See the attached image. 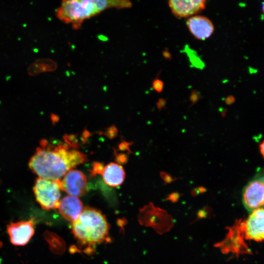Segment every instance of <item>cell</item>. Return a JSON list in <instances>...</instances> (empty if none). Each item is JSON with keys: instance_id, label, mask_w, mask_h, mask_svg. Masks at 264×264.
<instances>
[{"instance_id": "1", "label": "cell", "mask_w": 264, "mask_h": 264, "mask_svg": "<svg viewBox=\"0 0 264 264\" xmlns=\"http://www.w3.org/2000/svg\"><path fill=\"white\" fill-rule=\"evenodd\" d=\"M87 161V155L79 151L69 149L67 144L49 145L46 140L43 139L28 165L39 177L58 180L76 166Z\"/></svg>"}, {"instance_id": "2", "label": "cell", "mask_w": 264, "mask_h": 264, "mask_svg": "<svg viewBox=\"0 0 264 264\" xmlns=\"http://www.w3.org/2000/svg\"><path fill=\"white\" fill-rule=\"evenodd\" d=\"M130 0H62L56 11L57 17L74 29H79L83 22L111 8H130Z\"/></svg>"}, {"instance_id": "3", "label": "cell", "mask_w": 264, "mask_h": 264, "mask_svg": "<svg viewBox=\"0 0 264 264\" xmlns=\"http://www.w3.org/2000/svg\"><path fill=\"white\" fill-rule=\"evenodd\" d=\"M71 228L75 237L85 245H95L109 238V224L101 212L94 208L85 207Z\"/></svg>"}, {"instance_id": "4", "label": "cell", "mask_w": 264, "mask_h": 264, "mask_svg": "<svg viewBox=\"0 0 264 264\" xmlns=\"http://www.w3.org/2000/svg\"><path fill=\"white\" fill-rule=\"evenodd\" d=\"M61 190L60 179L51 180L39 177L33 188L37 201L45 210L58 208Z\"/></svg>"}, {"instance_id": "5", "label": "cell", "mask_w": 264, "mask_h": 264, "mask_svg": "<svg viewBox=\"0 0 264 264\" xmlns=\"http://www.w3.org/2000/svg\"><path fill=\"white\" fill-rule=\"evenodd\" d=\"M236 226L247 240L264 241V208L254 210L246 219L239 221Z\"/></svg>"}, {"instance_id": "6", "label": "cell", "mask_w": 264, "mask_h": 264, "mask_svg": "<svg viewBox=\"0 0 264 264\" xmlns=\"http://www.w3.org/2000/svg\"><path fill=\"white\" fill-rule=\"evenodd\" d=\"M242 203L250 212L264 207V173L257 175L244 187Z\"/></svg>"}, {"instance_id": "7", "label": "cell", "mask_w": 264, "mask_h": 264, "mask_svg": "<svg viewBox=\"0 0 264 264\" xmlns=\"http://www.w3.org/2000/svg\"><path fill=\"white\" fill-rule=\"evenodd\" d=\"M61 190L70 196L81 197L87 192V178L81 171L70 170L60 179Z\"/></svg>"}, {"instance_id": "8", "label": "cell", "mask_w": 264, "mask_h": 264, "mask_svg": "<svg viewBox=\"0 0 264 264\" xmlns=\"http://www.w3.org/2000/svg\"><path fill=\"white\" fill-rule=\"evenodd\" d=\"M34 224L33 219L8 224L7 230L11 242L19 246L27 244L34 235Z\"/></svg>"}, {"instance_id": "9", "label": "cell", "mask_w": 264, "mask_h": 264, "mask_svg": "<svg viewBox=\"0 0 264 264\" xmlns=\"http://www.w3.org/2000/svg\"><path fill=\"white\" fill-rule=\"evenodd\" d=\"M206 0H168L172 12L178 17L194 16L205 7Z\"/></svg>"}, {"instance_id": "10", "label": "cell", "mask_w": 264, "mask_h": 264, "mask_svg": "<svg viewBox=\"0 0 264 264\" xmlns=\"http://www.w3.org/2000/svg\"><path fill=\"white\" fill-rule=\"evenodd\" d=\"M187 25L194 37L199 40H204L209 38L214 31L211 21L202 16L190 17L187 20Z\"/></svg>"}, {"instance_id": "11", "label": "cell", "mask_w": 264, "mask_h": 264, "mask_svg": "<svg viewBox=\"0 0 264 264\" xmlns=\"http://www.w3.org/2000/svg\"><path fill=\"white\" fill-rule=\"evenodd\" d=\"M58 209L60 213L65 219L73 221L82 212L83 205L76 197L69 195L60 200Z\"/></svg>"}, {"instance_id": "12", "label": "cell", "mask_w": 264, "mask_h": 264, "mask_svg": "<svg viewBox=\"0 0 264 264\" xmlns=\"http://www.w3.org/2000/svg\"><path fill=\"white\" fill-rule=\"evenodd\" d=\"M101 174L105 183L109 186L116 187L124 180L125 173L122 166L110 163L104 167Z\"/></svg>"}, {"instance_id": "13", "label": "cell", "mask_w": 264, "mask_h": 264, "mask_svg": "<svg viewBox=\"0 0 264 264\" xmlns=\"http://www.w3.org/2000/svg\"><path fill=\"white\" fill-rule=\"evenodd\" d=\"M44 236L52 252L58 254L64 252L65 249V244L63 240L58 235L47 231L44 232Z\"/></svg>"}, {"instance_id": "14", "label": "cell", "mask_w": 264, "mask_h": 264, "mask_svg": "<svg viewBox=\"0 0 264 264\" xmlns=\"http://www.w3.org/2000/svg\"><path fill=\"white\" fill-rule=\"evenodd\" d=\"M184 52L193 66L197 68H202L204 67L203 62L195 50L190 48L188 46H186L184 48Z\"/></svg>"}, {"instance_id": "15", "label": "cell", "mask_w": 264, "mask_h": 264, "mask_svg": "<svg viewBox=\"0 0 264 264\" xmlns=\"http://www.w3.org/2000/svg\"><path fill=\"white\" fill-rule=\"evenodd\" d=\"M152 86L153 88L156 92L160 93L163 90L164 84L161 80L159 79H155L153 82Z\"/></svg>"}, {"instance_id": "16", "label": "cell", "mask_w": 264, "mask_h": 264, "mask_svg": "<svg viewBox=\"0 0 264 264\" xmlns=\"http://www.w3.org/2000/svg\"><path fill=\"white\" fill-rule=\"evenodd\" d=\"M160 176L166 183H170L176 180V178H173L170 174L165 172H160Z\"/></svg>"}, {"instance_id": "17", "label": "cell", "mask_w": 264, "mask_h": 264, "mask_svg": "<svg viewBox=\"0 0 264 264\" xmlns=\"http://www.w3.org/2000/svg\"><path fill=\"white\" fill-rule=\"evenodd\" d=\"M104 167L102 163H94L93 165V169L92 171V174H101L102 170Z\"/></svg>"}, {"instance_id": "18", "label": "cell", "mask_w": 264, "mask_h": 264, "mask_svg": "<svg viewBox=\"0 0 264 264\" xmlns=\"http://www.w3.org/2000/svg\"><path fill=\"white\" fill-rule=\"evenodd\" d=\"M179 198H180V194L178 193L175 192V193H173L169 194L168 196L167 199V200H170L172 202H176L178 200Z\"/></svg>"}, {"instance_id": "19", "label": "cell", "mask_w": 264, "mask_h": 264, "mask_svg": "<svg viewBox=\"0 0 264 264\" xmlns=\"http://www.w3.org/2000/svg\"><path fill=\"white\" fill-rule=\"evenodd\" d=\"M206 191V189L203 187H199L193 190L192 193L194 195H196L199 193H202Z\"/></svg>"}, {"instance_id": "20", "label": "cell", "mask_w": 264, "mask_h": 264, "mask_svg": "<svg viewBox=\"0 0 264 264\" xmlns=\"http://www.w3.org/2000/svg\"><path fill=\"white\" fill-rule=\"evenodd\" d=\"M198 95L196 92H193L191 95L190 100L192 102H196L198 100Z\"/></svg>"}, {"instance_id": "21", "label": "cell", "mask_w": 264, "mask_h": 264, "mask_svg": "<svg viewBox=\"0 0 264 264\" xmlns=\"http://www.w3.org/2000/svg\"><path fill=\"white\" fill-rule=\"evenodd\" d=\"M165 105V101L163 99H159V100L157 102V104H156L157 107L160 109L163 108V107H164Z\"/></svg>"}, {"instance_id": "22", "label": "cell", "mask_w": 264, "mask_h": 264, "mask_svg": "<svg viewBox=\"0 0 264 264\" xmlns=\"http://www.w3.org/2000/svg\"><path fill=\"white\" fill-rule=\"evenodd\" d=\"M206 210H200L199 211L198 215L199 218H203L206 216L207 212Z\"/></svg>"}, {"instance_id": "23", "label": "cell", "mask_w": 264, "mask_h": 264, "mask_svg": "<svg viewBox=\"0 0 264 264\" xmlns=\"http://www.w3.org/2000/svg\"><path fill=\"white\" fill-rule=\"evenodd\" d=\"M260 150L261 152L264 157V141L263 142V143L260 145Z\"/></svg>"}, {"instance_id": "24", "label": "cell", "mask_w": 264, "mask_h": 264, "mask_svg": "<svg viewBox=\"0 0 264 264\" xmlns=\"http://www.w3.org/2000/svg\"><path fill=\"white\" fill-rule=\"evenodd\" d=\"M232 97H228L225 100V102L227 104H231L234 100L233 99H232Z\"/></svg>"}, {"instance_id": "25", "label": "cell", "mask_w": 264, "mask_h": 264, "mask_svg": "<svg viewBox=\"0 0 264 264\" xmlns=\"http://www.w3.org/2000/svg\"><path fill=\"white\" fill-rule=\"evenodd\" d=\"M262 10L264 14V1L263 2V4H262Z\"/></svg>"}]
</instances>
